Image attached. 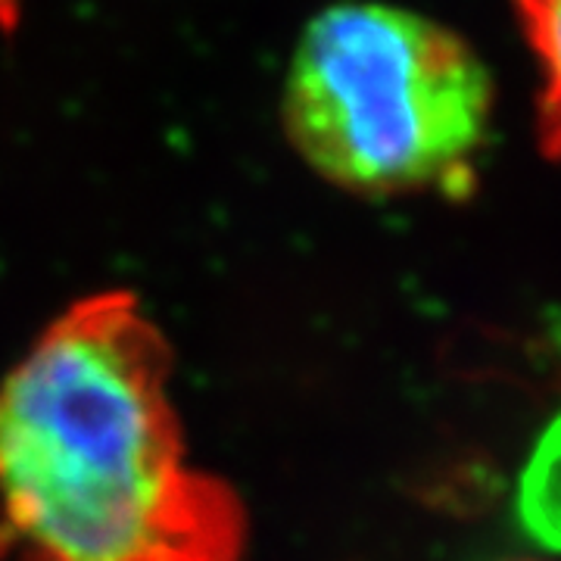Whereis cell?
<instances>
[{
    "label": "cell",
    "mask_w": 561,
    "mask_h": 561,
    "mask_svg": "<svg viewBox=\"0 0 561 561\" xmlns=\"http://www.w3.org/2000/svg\"><path fill=\"white\" fill-rule=\"evenodd\" d=\"M247 515L187 461L172 350L138 297L76 300L0 378V556L241 561Z\"/></svg>",
    "instance_id": "obj_1"
},
{
    "label": "cell",
    "mask_w": 561,
    "mask_h": 561,
    "mask_svg": "<svg viewBox=\"0 0 561 561\" xmlns=\"http://www.w3.org/2000/svg\"><path fill=\"white\" fill-rule=\"evenodd\" d=\"M527 47L540 62L537 138L549 160L561 162V0H512Z\"/></svg>",
    "instance_id": "obj_3"
},
{
    "label": "cell",
    "mask_w": 561,
    "mask_h": 561,
    "mask_svg": "<svg viewBox=\"0 0 561 561\" xmlns=\"http://www.w3.org/2000/svg\"><path fill=\"white\" fill-rule=\"evenodd\" d=\"M496 88L481 54L424 13L343 0L306 22L280 119L319 179L353 197L474 194Z\"/></svg>",
    "instance_id": "obj_2"
},
{
    "label": "cell",
    "mask_w": 561,
    "mask_h": 561,
    "mask_svg": "<svg viewBox=\"0 0 561 561\" xmlns=\"http://www.w3.org/2000/svg\"><path fill=\"white\" fill-rule=\"evenodd\" d=\"M25 0H0V32L13 35L20 28Z\"/></svg>",
    "instance_id": "obj_5"
},
{
    "label": "cell",
    "mask_w": 561,
    "mask_h": 561,
    "mask_svg": "<svg viewBox=\"0 0 561 561\" xmlns=\"http://www.w3.org/2000/svg\"><path fill=\"white\" fill-rule=\"evenodd\" d=\"M524 515L530 530L561 546V421L542 440L524 481Z\"/></svg>",
    "instance_id": "obj_4"
}]
</instances>
